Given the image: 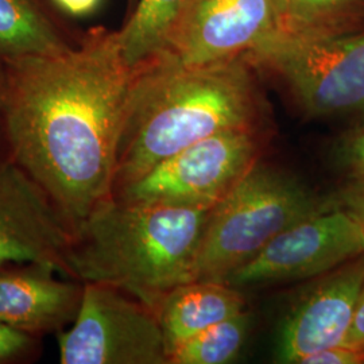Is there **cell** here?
<instances>
[{
	"mask_svg": "<svg viewBox=\"0 0 364 364\" xmlns=\"http://www.w3.org/2000/svg\"><path fill=\"white\" fill-rule=\"evenodd\" d=\"M1 119L11 159L48 193L72 231L114 197L120 132L139 68L117 31L77 48L3 64Z\"/></svg>",
	"mask_w": 364,
	"mask_h": 364,
	"instance_id": "1",
	"label": "cell"
},
{
	"mask_svg": "<svg viewBox=\"0 0 364 364\" xmlns=\"http://www.w3.org/2000/svg\"><path fill=\"white\" fill-rule=\"evenodd\" d=\"M260 102L246 58L139 66L117 151L114 196L161 161L212 135L258 131Z\"/></svg>",
	"mask_w": 364,
	"mask_h": 364,
	"instance_id": "2",
	"label": "cell"
},
{
	"mask_svg": "<svg viewBox=\"0 0 364 364\" xmlns=\"http://www.w3.org/2000/svg\"><path fill=\"white\" fill-rule=\"evenodd\" d=\"M210 210L111 197L75 230L69 277L117 287L156 312L174 287L193 281Z\"/></svg>",
	"mask_w": 364,
	"mask_h": 364,
	"instance_id": "3",
	"label": "cell"
},
{
	"mask_svg": "<svg viewBox=\"0 0 364 364\" xmlns=\"http://www.w3.org/2000/svg\"><path fill=\"white\" fill-rule=\"evenodd\" d=\"M335 205L332 196L258 159L210 210L193 281L224 282L277 235Z\"/></svg>",
	"mask_w": 364,
	"mask_h": 364,
	"instance_id": "4",
	"label": "cell"
},
{
	"mask_svg": "<svg viewBox=\"0 0 364 364\" xmlns=\"http://www.w3.org/2000/svg\"><path fill=\"white\" fill-rule=\"evenodd\" d=\"M245 58L282 78L312 117H364V28L343 34L284 28Z\"/></svg>",
	"mask_w": 364,
	"mask_h": 364,
	"instance_id": "5",
	"label": "cell"
},
{
	"mask_svg": "<svg viewBox=\"0 0 364 364\" xmlns=\"http://www.w3.org/2000/svg\"><path fill=\"white\" fill-rule=\"evenodd\" d=\"M55 338L61 364H169L156 312L103 284H84L73 323Z\"/></svg>",
	"mask_w": 364,
	"mask_h": 364,
	"instance_id": "6",
	"label": "cell"
},
{
	"mask_svg": "<svg viewBox=\"0 0 364 364\" xmlns=\"http://www.w3.org/2000/svg\"><path fill=\"white\" fill-rule=\"evenodd\" d=\"M258 159V131L221 132L161 161L114 197L213 208Z\"/></svg>",
	"mask_w": 364,
	"mask_h": 364,
	"instance_id": "7",
	"label": "cell"
},
{
	"mask_svg": "<svg viewBox=\"0 0 364 364\" xmlns=\"http://www.w3.org/2000/svg\"><path fill=\"white\" fill-rule=\"evenodd\" d=\"M362 254L363 225L335 205L277 235L224 284L242 289L314 279Z\"/></svg>",
	"mask_w": 364,
	"mask_h": 364,
	"instance_id": "8",
	"label": "cell"
},
{
	"mask_svg": "<svg viewBox=\"0 0 364 364\" xmlns=\"http://www.w3.org/2000/svg\"><path fill=\"white\" fill-rule=\"evenodd\" d=\"M284 28L285 0H195L169 52L161 57L181 65L245 58Z\"/></svg>",
	"mask_w": 364,
	"mask_h": 364,
	"instance_id": "9",
	"label": "cell"
},
{
	"mask_svg": "<svg viewBox=\"0 0 364 364\" xmlns=\"http://www.w3.org/2000/svg\"><path fill=\"white\" fill-rule=\"evenodd\" d=\"M73 231L52 198L13 159H0V267L38 263L69 277Z\"/></svg>",
	"mask_w": 364,
	"mask_h": 364,
	"instance_id": "10",
	"label": "cell"
},
{
	"mask_svg": "<svg viewBox=\"0 0 364 364\" xmlns=\"http://www.w3.org/2000/svg\"><path fill=\"white\" fill-rule=\"evenodd\" d=\"M364 287V254L313 279L287 313L277 359L301 364L316 352L343 344Z\"/></svg>",
	"mask_w": 364,
	"mask_h": 364,
	"instance_id": "11",
	"label": "cell"
},
{
	"mask_svg": "<svg viewBox=\"0 0 364 364\" xmlns=\"http://www.w3.org/2000/svg\"><path fill=\"white\" fill-rule=\"evenodd\" d=\"M84 284L38 263L0 267V324L42 338L70 326Z\"/></svg>",
	"mask_w": 364,
	"mask_h": 364,
	"instance_id": "12",
	"label": "cell"
},
{
	"mask_svg": "<svg viewBox=\"0 0 364 364\" xmlns=\"http://www.w3.org/2000/svg\"><path fill=\"white\" fill-rule=\"evenodd\" d=\"M246 311L240 290L224 282L191 281L174 287L156 308L168 353L209 326Z\"/></svg>",
	"mask_w": 364,
	"mask_h": 364,
	"instance_id": "13",
	"label": "cell"
},
{
	"mask_svg": "<svg viewBox=\"0 0 364 364\" xmlns=\"http://www.w3.org/2000/svg\"><path fill=\"white\" fill-rule=\"evenodd\" d=\"M195 0H138L117 41L126 63L139 68L169 52Z\"/></svg>",
	"mask_w": 364,
	"mask_h": 364,
	"instance_id": "14",
	"label": "cell"
},
{
	"mask_svg": "<svg viewBox=\"0 0 364 364\" xmlns=\"http://www.w3.org/2000/svg\"><path fill=\"white\" fill-rule=\"evenodd\" d=\"M69 48L34 0H0V63Z\"/></svg>",
	"mask_w": 364,
	"mask_h": 364,
	"instance_id": "15",
	"label": "cell"
},
{
	"mask_svg": "<svg viewBox=\"0 0 364 364\" xmlns=\"http://www.w3.org/2000/svg\"><path fill=\"white\" fill-rule=\"evenodd\" d=\"M250 328L243 311L182 341L169 353V364H227L242 350Z\"/></svg>",
	"mask_w": 364,
	"mask_h": 364,
	"instance_id": "16",
	"label": "cell"
},
{
	"mask_svg": "<svg viewBox=\"0 0 364 364\" xmlns=\"http://www.w3.org/2000/svg\"><path fill=\"white\" fill-rule=\"evenodd\" d=\"M287 28L343 34L364 28V0H285Z\"/></svg>",
	"mask_w": 364,
	"mask_h": 364,
	"instance_id": "17",
	"label": "cell"
},
{
	"mask_svg": "<svg viewBox=\"0 0 364 364\" xmlns=\"http://www.w3.org/2000/svg\"><path fill=\"white\" fill-rule=\"evenodd\" d=\"M41 352V338L0 324V364L31 362Z\"/></svg>",
	"mask_w": 364,
	"mask_h": 364,
	"instance_id": "18",
	"label": "cell"
},
{
	"mask_svg": "<svg viewBox=\"0 0 364 364\" xmlns=\"http://www.w3.org/2000/svg\"><path fill=\"white\" fill-rule=\"evenodd\" d=\"M331 196L338 207L350 212L364 228V173L348 174Z\"/></svg>",
	"mask_w": 364,
	"mask_h": 364,
	"instance_id": "19",
	"label": "cell"
},
{
	"mask_svg": "<svg viewBox=\"0 0 364 364\" xmlns=\"http://www.w3.org/2000/svg\"><path fill=\"white\" fill-rule=\"evenodd\" d=\"M336 158L348 174L364 173V123L338 144Z\"/></svg>",
	"mask_w": 364,
	"mask_h": 364,
	"instance_id": "20",
	"label": "cell"
},
{
	"mask_svg": "<svg viewBox=\"0 0 364 364\" xmlns=\"http://www.w3.org/2000/svg\"><path fill=\"white\" fill-rule=\"evenodd\" d=\"M301 364H364V351L347 344L316 352Z\"/></svg>",
	"mask_w": 364,
	"mask_h": 364,
	"instance_id": "21",
	"label": "cell"
},
{
	"mask_svg": "<svg viewBox=\"0 0 364 364\" xmlns=\"http://www.w3.org/2000/svg\"><path fill=\"white\" fill-rule=\"evenodd\" d=\"M343 344H347L364 351V287L356 305L350 332Z\"/></svg>",
	"mask_w": 364,
	"mask_h": 364,
	"instance_id": "22",
	"label": "cell"
},
{
	"mask_svg": "<svg viewBox=\"0 0 364 364\" xmlns=\"http://www.w3.org/2000/svg\"><path fill=\"white\" fill-rule=\"evenodd\" d=\"M53 3L63 11L70 16H85L93 13L100 0H52Z\"/></svg>",
	"mask_w": 364,
	"mask_h": 364,
	"instance_id": "23",
	"label": "cell"
},
{
	"mask_svg": "<svg viewBox=\"0 0 364 364\" xmlns=\"http://www.w3.org/2000/svg\"><path fill=\"white\" fill-rule=\"evenodd\" d=\"M3 87H4V69L0 64V117H1V103H3Z\"/></svg>",
	"mask_w": 364,
	"mask_h": 364,
	"instance_id": "24",
	"label": "cell"
},
{
	"mask_svg": "<svg viewBox=\"0 0 364 364\" xmlns=\"http://www.w3.org/2000/svg\"><path fill=\"white\" fill-rule=\"evenodd\" d=\"M136 1H138V0H129L131 9H134V6H135V3H136Z\"/></svg>",
	"mask_w": 364,
	"mask_h": 364,
	"instance_id": "25",
	"label": "cell"
}]
</instances>
